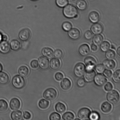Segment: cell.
<instances>
[{"instance_id": "cell-1", "label": "cell", "mask_w": 120, "mask_h": 120, "mask_svg": "<svg viewBox=\"0 0 120 120\" xmlns=\"http://www.w3.org/2000/svg\"><path fill=\"white\" fill-rule=\"evenodd\" d=\"M64 15L68 19L76 18L78 16V11L77 8L72 5L68 4L64 8Z\"/></svg>"}, {"instance_id": "cell-2", "label": "cell", "mask_w": 120, "mask_h": 120, "mask_svg": "<svg viewBox=\"0 0 120 120\" xmlns=\"http://www.w3.org/2000/svg\"><path fill=\"white\" fill-rule=\"evenodd\" d=\"M13 86L15 89H22L25 86V81L24 79L19 75H16L13 78L11 81Z\"/></svg>"}, {"instance_id": "cell-3", "label": "cell", "mask_w": 120, "mask_h": 120, "mask_svg": "<svg viewBox=\"0 0 120 120\" xmlns=\"http://www.w3.org/2000/svg\"><path fill=\"white\" fill-rule=\"evenodd\" d=\"M106 98L107 100L110 103L113 105L116 104L119 101V94L116 90H112L108 93Z\"/></svg>"}, {"instance_id": "cell-4", "label": "cell", "mask_w": 120, "mask_h": 120, "mask_svg": "<svg viewBox=\"0 0 120 120\" xmlns=\"http://www.w3.org/2000/svg\"><path fill=\"white\" fill-rule=\"evenodd\" d=\"M86 67L85 65L82 62H79L75 65L74 69V73L77 77H82L85 72Z\"/></svg>"}, {"instance_id": "cell-5", "label": "cell", "mask_w": 120, "mask_h": 120, "mask_svg": "<svg viewBox=\"0 0 120 120\" xmlns=\"http://www.w3.org/2000/svg\"><path fill=\"white\" fill-rule=\"evenodd\" d=\"M57 96V91L53 88L47 89L43 93V97L45 99L49 101L53 100Z\"/></svg>"}, {"instance_id": "cell-6", "label": "cell", "mask_w": 120, "mask_h": 120, "mask_svg": "<svg viewBox=\"0 0 120 120\" xmlns=\"http://www.w3.org/2000/svg\"><path fill=\"white\" fill-rule=\"evenodd\" d=\"M84 62L86 66V71L94 70L97 64L96 60L91 56H88L86 57L84 60Z\"/></svg>"}, {"instance_id": "cell-7", "label": "cell", "mask_w": 120, "mask_h": 120, "mask_svg": "<svg viewBox=\"0 0 120 120\" xmlns=\"http://www.w3.org/2000/svg\"><path fill=\"white\" fill-rule=\"evenodd\" d=\"M91 113L90 109L87 108L81 109L78 112V116L80 119L86 120L89 119V115Z\"/></svg>"}, {"instance_id": "cell-8", "label": "cell", "mask_w": 120, "mask_h": 120, "mask_svg": "<svg viewBox=\"0 0 120 120\" xmlns=\"http://www.w3.org/2000/svg\"><path fill=\"white\" fill-rule=\"evenodd\" d=\"M31 35L30 30L27 28H25L20 32L19 34V37L21 40L26 41L30 39Z\"/></svg>"}, {"instance_id": "cell-9", "label": "cell", "mask_w": 120, "mask_h": 120, "mask_svg": "<svg viewBox=\"0 0 120 120\" xmlns=\"http://www.w3.org/2000/svg\"><path fill=\"white\" fill-rule=\"evenodd\" d=\"M95 84L98 86H102L106 83L107 79L104 76L101 74L96 75L94 79Z\"/></svg>"}, {"instance_id": "cell-10", "label": "cell", "mask_w": 120, "mask_h": 120, "mask_svg": "<svg viewBox=\"0 0 120 120\" xmlns=\"http://www.w3.org/2000/svg\"><path fill=\"white\" fill-rule=\"evenodd\" d=\"M38 62L41 69L46 70L49 68L50 61L49 59L42 56L39 58Z\"/></svg>"}, {"instance_id": "cell-11", "label": "cell", "mask_w": 120, "mask_h": 120, "mask_svg": "<svg viewBox=\"0 0 120 120\" xmlns=\"http://www.w3.org/2000/svg\"><path fill=\"white\" fill-rule=\"evenodd\" d=\"M68 32V36L72 39L76 40L78 39L80 37V32L79 29L76 28L71 29Z\"/></svg>"}, {"instance_id": "cell-12", "label": "cell", "mask_w": 120, "mask_h": 120, "mask_svg": "<svg viewBox=\"0 0 120 120\" xmlns=\"http://www.w3.org/2000/svg\"><path fill=\"white\" fill-rule=\"evenodd\" d=\"M103 30V26L100 23H94L91 26L90 30L92 34L95 35L100 34L102 33Z\"/></svg>"}, {"instance_id": "cell-13", "label": "cell", "mask_w": 120, "mask_h": 120, "mask_svg": "<svg viewBox=\"0 0 120 120\" xmlns=\"http://www.w3.org/2000/svg\"><path fill=\"white\" fill-rule=\"evenodd\" d=\"M10 44L7 41H2L0 42V52L3 54H7L10 51Z\"/></svg>"}, {"instance_id": "cell-14", "label": "cell", "mask_w": 120, "mask_h": 120, "mask_svg": "<svg viewBox=\"0 0 120 120\" xmlns=\"http://www.w3.org/2000/svg\"><path fill=\"white\" fill-rule=\"evenodd\" d=\"M21 106V102L17 98L12 99L9 103V106L11 109L14 111L18 110L20 108Z\"/></svg>"}, {"instance_id": "cell-15", "label": "cell", "mask_w": 120, "mask_h": 120, "mask_svg": "<svg viewBox=\"0 0 120 120\" xmlns=\"http://www.w3.org/2000/svg\"><path fill=\"white\" fill-rule=\"evenodd\" d=\"M84 75L85 80L88 83H90L94 81L96 75V73L94 70L86 71Z\"/></svg>"}, {"instance_id": "cell-16", "label": "cell", "mask_w": 120, "mask_h": 120, "mask_svg": "<svg viewBox=\"0 0 120 120\" xmlns=\"http://www.w3.org/2000/svg\"><path fill=\"white\" fill-rule=\"evenodd\" d=\"M79 52L81 56H87L90 52V49L89 45L86 44L82 45L79 48Z\"/></svg>"}, {"instance_id": "cell-17", "label": "cell", "mask_w": 120, "mask_h": 120, "mask_svg": "<svg viewBox=\"0 0 120 120\" xmlns=\"http://www.w3.org/2000/svg\"><path fill=\"white\" fill-rule=\"evenodd\" d=\"M42 55L44 57L50 59L53 57L54 52L52 49L49 48H45L42 50Z\"/></svg>"}, {"instance_id": "cell-18", "label": "cell", "mask_w": 120, "mask_h": 120, "mask_svg": "<svg viewBox=\"0 0 120 120\" xmlns=\"http://www.w3.org/2000/svg\"><path fill=\"white\" fill-rule=\"evenodd\" d=\"M89 21L93 23H97L100 20L99 14L97 12L93 11L89 14Z\"/></svg>"}, {"instance_id": "cell-19", "label": "cell", "mask_w": 120, "mask_h": 120, "mask_svg": "<svg viewBox=\"0 0 120 120\" xmlns=\"http://www.w3.org/2000/svg\"><path fill=\"white\" fill-rule=\"evenodd\" d=\"M103 64L105 68L109 70H112L116 68V62L112 60H106L103 62Z\"/></svg>"}, {"instance_id": "cell-20", "label": "cell", "mask_w": 120, "mask_h": 120, "mask_svg": "<svg viewBox=\"0 0 120 120\" xmlns=\"http://www.w3.org/2000/svg\"><path fill=\"white\" fill-rule=\"evenodd\" d=\"M61 66V62L60 60L57 58L52 59L50 62V68L53 70H58Z\"/></svg>"}, {"instance_id": "cell-21", "label": "cell", "mask_w": 120, "mask_h": 120, "mask_svg": "<svg viewBox=\"0 0 120 120\" xmlns=\"http://www.w3.org/2000/svg\"><path fill=\"white\" fill-rule=\"evenodd\" d=\"M71 82L70 80L68 78L64 79L60 83L61 88L65 90H69L71 87Z\"/></svg>"}, {"instance_id": "cell-22", "label": "cell", "mask_w": 120, "mask_h": 120, "mask_svg": "<svg viewBox=\"0 0 120 120\" xmlns=\"http://www.w3.org/2000/svg\"><path fill=\"white\" fill-rule=\"evenodd\" d=\"M9 77L8 74L4 72H0V84L5 85L9 82Z\"/></svg>"}, {"instance_id": "cell-23", "label": "cell", "mask_w": 120, "mask_h": 120, "mask_svg": "<svg viewBox=\"0 0 120 120\" xmlns=\"http://www.w3.org/2000/svg\"><path fill=\"white\" fill-rule=\"evenodd\" d=\"M11 49L14 51H17L21 48V44L19 41L17 40H14L10 43Z\"/></svg>"}, {"instance_id": "cell-24", "label": "cell", "mask_w": 120, "mask_h": 120, "mask_svg": "<svg viewBox=\"0 0 120 120\" xmlns=\"http://www.w3.org/2000/svg\"><path fill=\"white\" fill-rule=\"evenodd\" d=\"M101 110L103 112L108 113L111 111L112 106L110 103L107 102H105L102 104L101 107Z\"/></svg>"}, {"instance_id": "cell-25", "label": "cell", "mask_w": 120, "mask_h": 120, "mask_svg": "<svg viewBox=\"0 0 120 120\" xmlns=\"http://www.w3.org/2000/svg\"><path fill=\"white\" fill-rule=\"evenodd\" d=\"M11 117L13 120H21L23 118V114L21 111L16 110L11 112Z\"/></svg>"}, {"instance_id": "cell-26", "label": "cell", "mask_w": 120, "mask_h": 120, "mask_svg": "<svg viewBox=\"0 0 120 120\" xmlns=\"http://www.w3.org/2000/svg\"><path fill=\"white\" fill-rule=\"evenodd\" d=\"M104 37L101 34L96 35L94 36L93 38V42L94 44L97 46L100 45L103 42Z\"/></svg>"}, {"instance_id": "cell-27", "label": "cell", "mask_w": 120, "mask_h": 120, "mask_svg": "<svg viewBox=\"0 0 120 120\" xmlns=\"http://www.w3.org/2000/svg\"><path fill=\"white\" fill-rule=\"evenodd\" d=\"M76 6L78 9L81 11L86 10L87 7L86 2L84 0H78L76 2Z\"/></svg>"}, {"instance_id": "cell-28", "label": "cell", "mask_w": 120, "mask_h": 120, "mask_svg": "<svg viewBox=\"0 0 120 120\" xmlns=\"http://www.w3.org/2000/svg\"><path fill=\"white\" fill-rule=\"evenodd\" d=\"M18 73L21 76L26 77L29 75V70L27 67L26 66H22L19 68Z\"/></svg>"}, {"instance_id": "cell-29", "label": "cell", "mask_w": 120, "mask_h": 120, "mask_svg": "<svg viewBox=\"0 0 120 120\" xmlns=\"http://www.w3.org/2000/svg\"><path fill=\"white\" fill-rule=\"evenodd\" d=\"M55 109L57 112L60 113L62 114L65 111L66 108L63 103L59 102L56 105Z\"/></svg>"}, {"instance_id": "cell-30", "label": "cell", "mask_w": 120, "mask_h": 120, "mask_svg": "<svg viewBox=\"0 0 120 120\" xmlns=\"http://www.w3.org/2000/svg\"><path fill=\"white\" fill-rule=\"evenodd\" d=\"M50 103L49 101L44 99L40 100L39 102L38 105L41 109L43 110L47 109L49 107Z\"/></svg>"}, {"instance_id": "cell-31", "label": "cell", "mask_w": 120, "mask_h": 120, "mask_svg": "<svg viewBox=\"0 0 120 120\" xmlns=\"http://www.w3.org/2000/svg\"><path fill=\"white\" fill-rule=\"evenodd\" d=\"M110 47V43L107 41H104L102 42L100 46L101 50L103 52H106L109 50Z\"/></svg>"}, {"instance_id": "cell-32", "label": "cell", "mask_w": 120, "mask_h": 120, "mask_svg": "<svg viewBox=\"0 0 120 120\" xmlns=\"http://www.w3.org/2000/svg\"><path fill=\"white\" fill-rule=\"evenodd\" d=\"M8 109V104L6 101L3 99L0 100V111L5 112Z\"/></svg>"}, {"instance_id": "cell-33", "label": "cell", "mask_w": 120, "mask_h": 120, "mask_svg": "<svg viewBox=\"0 0 120 120\" xmlns=\"http://www.w3.org/2000/svg\"><path fill=\"white\" fill-rule=\"evenodd\" d=\"M105 57L108 60L114 59L116 57V52L113 50H109L105 53Z\"/></svg>"}, {"instance_id": "cell-34", "label": "cell", "mask_w": 120, "mask_h": 120, "mask_svg": "<svg viewBox=\"0 0 120 120\" xmlns=\"http://www.w3.org/2000/svg\"><path fill=\"white\" fill-rule=\"evenodd\" d=\"M75 117L74 114L70 112L65 113L62 116V119L64 120H73Z\"/></svg>"}, {"instance_id": "cell-35", "label": "cell", "mask_w": 120, "mask_h": 120, "mask_svg": "<svg viewBox=\"0 0 120 120\" xmlns=\"http://www.w3.org/2000/svg\"><path fill=\"white\" fill-rule=\"evenodd\" d=\"M112 79L115 83H118L120 82V69L116 70L114 72Z\"/></svg>"}, {"instance_id": "cell-36", "label": "cell", "mask_w": 120, "mask_h": 120, "mask_svg": "<svg viewBox=\"0 0 120 120\" xmlns=\"http://www.w3.org/2000/svg\"><path fill=\"white\" fill-rule=\"evenodd\" d=\"M57 5L60 8H64L68 4V0H56Z\"/></svg>"}, {"instance_id": "cell-37", "label": "cell", "mask_w": 120, "mask_h": 120, "mask_svg": "<svg viewBox=\"0 0 120 120\" xmlns=\"http://www.w3.org/2000/svg\"><path fill=\"white\" fill-rule=\"evenodd\" d=\"M72 27V25L71 23L69 22H65L62 24V29L65 31H69L71 29Z\"/></svg>"}, {"instance_id": "cell-38", "label": "cell", "mask_w": 120, "mask_h": 120, "mask_svg": "<svg viewBox=\"0 0 120 120\" xmlns=\"http://www.w3.org/2000/svg\"><path fill=\"white\" fill-rule=\"evenodd\" d=\"M100 115L98 112L96 111L90 113L89 119L91 120H98L99 119Z\"/></svg>"}, {"instance_id": "cell-39", "label": "cell", "mask_w": 120, "mask_h": 120, "mask_svg": "<svg viewBox=\"0 0 120 120\" xmlns=\"http://www.w3.org/2000/svg\"><path fill=\"white\" fill-rule=\"evenodd\" d=\"M95 68L96 72L99 74L102 73L105 70V68L103 64H98L96 66Z\"/></svg>"}, {"instance_id": "cell-40", "label": "cell", "mask_w": 120, "mask_h": 120, "mask_svg": "<svg viewBox=\"0 0 120 120\" xmlns=\"http://www.w3.org/2000/svg\"><path fill=\"white\" fill-rule=\"evenodd\" d=\"M49 119L50 120H60L61 119V117L59 114L54 112L50 114L49 116Z\"/></svg>"}, {"instance_id": "cell-41", "label": "cell", "mask_w": 120, "mask_h": 120, "mask_svg": "<svg viewBox=\"0 0 120 120\" xmlns=\"http://www.w3.org/2000/svg\"><path fill=\"white\" fill-rule=\"evenodd\" d=\"M54 56L56 58L60 59L63 56V52L60 49H57L55 50L54 53Z\"/></svg>"}, {"instance_id": "cell-42", "label": "cell", "mask_w": 120, "mask_h": 120, "mask_svg": "<svg viewBox=\"0 0 120 120\" xmlns=\"http://www.w3.org/2000/svg\"><path fill=\"white\" fill-rule=\"evenodd\" d=\"M86 84L85 80L82 78H80L77 80V84L78 86L80 88H82L85 86Z\"/></svg>"}, {"instance_id": "cell-43", "label": "cell", "mask_w": 120, "mask_h": 120, "mask_svg": "<svg viewBox=\"0 0 120 120\" xmlns=\"http://www.w3.org/2000/svg\"><path fill=\"white\" fill-rule=\"evenodd\" d=\"M84 36V38L87 40H90L93 38L92 33L90 30H87L85 33Z\"/></svg>"}, {"instance_id": "cell-44", "label": "cell", "mask_w": 120, "mask_h": 120, "mask_svg": "<svg viewBox=\"0 0 120 120\" xmlns=\"http://www.w3.org/2000/svg\"><path fill=\"white\" fill-rule=\"evenodd\" d=\"M103 75L105 77L108 79L111 78L112 76V73L111 70H105L103 72Z\"/></svg>"}, {"instance_id": "cell-45", "label": "cell", "mask_w": 120, "mask_h": 120, "mask_svg": "<svg viewBox=\"0 0 120 120\" xmlns=\"http://www.w3.org/2000/svg\"><path fill=\"white\" fill-rule=\"evenodd\" d=\"M113 88V86L110 82H108L106 83L104 86L105 90L106 91H111Z\"/></svg>"}, {"instance_id": "cell-46", "label": "cell", "mask_w": 120, "mask_h": 120, "mask_svg": "<svg viewBox=\"0 0 120 120\" xmlns=\"http://www.w3.org/2000/svg\"><path fill=\"white\" fill-rule=\"evenodd\" d=\"M30 66L34 69H36L39 67V63L38 61L36 60H33L31 61L30 63Z\"/></svg>"}, {"instance_id": "cell-47", "label": "cell", "mask_w": 120, "mask_h": 120, "mask_svg": "<svg viewBox=\"0 0 120 120\" xmlns=\"http://www.w3.org/2000/svg\"><path fill=\"white\" fill-rule=\"evenodd\" d=\"M64 77L63 74L61 72H58L55 75V78L56 80L58 82L60 81L63 79Z\"/></svg>"}, {"instance_id": "cell-48", "label": "cell", "mask_w": 120, "mask_h": 120, "mask_svg": "<svg viewBox=\"0 0 120 120\" xmlns=\"http://www.w3.org/2000/svg\"><path fill=\"white\" fill-rule=\"evenodd\" d=\"M23 118L26 120H29L31 118V114L28 111H25L23 113Z\"/></svg>"}, {"instance_id": "cell-49", "label": "cell", "mask_w": 120, "mask_h": 120, "mask_svg": "<svg viewBox=\"0 0 120 120\" xmlns=\"http://www.w3.org/2000/svg\"><path fill=\"white\" fill-rule=\"evenodd\" d=\"M90 49H91V51L93 52H95L97 51L98 48L97 45L94 44H91V46H90Z\"/></svg>"}, {"instance_id": "cell-50", "label": "cell", "mask_w": 120, "mask_h": 120, "mask_svg": "<svg viewBox=\"0 0 120 120\" xmlns=\"http://www.w3.org/2000/svg\"><path fill=\"white\" fill-rule=\"evenodd\" d=\"M8 39V37L6 35H2V41H7Z\"/></svg>"}, {"instance_id": "cell-51", "label": "cell", "mask_w": 120, "mask_h": 120, "mask_svg": "<svg viewBox=\"0 0 120 120\" xmlns=\"http://www.w3.org/2000/svg\"><path fill=\"white\" fill-rule=\"evenodd\" d=\"M117 53L119 56H120V47H119L117 49Z\"/></svg>"}, {"instance_id": "cell-52", "label": "cell", "mask_w": 120, "mask_h": 120, "mask_svg": "<svg viewBox=\"0 0 120 120\" xmlns=\"http://www.w3.org/2000/svg\"><path fill=\"white\" fill-rule=\"evenodd\" d=\"M2 34L0 33V42H1L2 41Z\"/></svg>"}, {"instance_id": "cell-53", "label": "cell", "mask_w": 120, "mask_h": 120, "mask_svg": "<svg viewBox=\"0 0 120 120\" xmlns=\"http://www.w3.org/2000/svg\"><path fill=\"white\" fill-rule=\"evenodd\" d=\"M2 69H3V67H2V65L0 63V72L2 71Z\"/></svg>"}, {"instance_id": "cell-54", "label": "cell", "mask_w": 120, "mask_h": 120, "mask_svg": "<svg viewBox=\"0 0 120 120\" xmlns=\"http://www.w3.org/2000/svg\"><path fill=\"white\" fill-rule=\"evenodd\" d=\"M30 0L33 1H36L38 0Z\"/></svg>"}, {"instance_id": "cell-55", "label": "cell", "mask_w": 120, "mask_h": 120, "mask_svg": "<svg viewBox=\"0 0 120 120\" xmlns=\"http://www.w3.org/2000/svg\"><path fill=\"white\" fill-rule=\"evenodd\" d=\"M80 120V119L76 118V119H75V120Z\"/></svg>"}]
</instances>
